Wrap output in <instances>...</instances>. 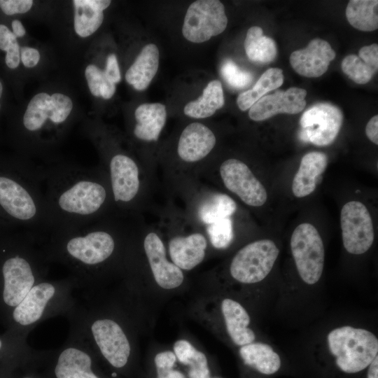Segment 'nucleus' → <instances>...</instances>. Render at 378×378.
Segmentation results:
<instances>
[{"label": "nucleus", "instance_id": "32", "mask_svg": "<svg viewBox=\"0 0 378 378\" xmlns=\"http://www.w3.org/2000/svg\"><path fill=\"white\" fill-rule=\"evenodd\" d=\"M85 74L92 94L105 99L113 97L115 92V84L107 78L103 70L90 64L86 67Z\"/></svg>", "mask_w": 378, "mask_h": 378}, {"label": "nucleus", "instance_id": "35", "mask_svg": "<svg viewBox=\"0 0 378 378\" xmlns=\"http://www.w3.org/2000/svg\"><path fill=\"white\" fill-rule=\"evenodd\" d=\"M220 74L225 82L237 89H241L248 85L253 76L249 71L240 69L232 60L225 59L220 67Z\"/></svg>", "mask_w": 378, "mask_h": 378}, {"label": "nucleus", "instance_id": "20", "mask_svg": "<svg viewBox=\"0 0 378 378\" xmlns=\"http://www.w3.org/2000/svg\"><path fill=\"white\" fill-rule=\"evenodd\" d=\"M134 117V135L142 141H156L166 122V106L160 103L142 104L135 110Z\"/></svg>", "mask_w": 378, "mask_h": 378}, {"label": "nucleus", "instance_id": "27", "mask_svg": "<svg viewBox=\"0 0 378 378\" xmlns=\"http://www.w3.org/2000/svg\"><path fill=\"white\" fill-rule=\"evenodd\" d=\"M244 49L248 58L254 62L269 63L276 55L275 41L263 34L258 26L250 27L244 40Z\"/></svg>", "mask_w": 378, "mask_h": 378}, {"label": "nucleus", "instance_id": "45", "mask_svg": "<svg viewBox=\"0 0 378 378\" xmlns=\"http://www.w3.org/2000/svg\"><path fill=\"white\" fill-rule=\"evenodd\" d=\"M158 378H185L179 371L173 369L167 370H158Z\"/></svg>", "mask_w": 378, "mask_h": 378}, {"label": "nucleus", "instance_id": "47", "mask_svg": "<svg viewBox=\"0 0 378 378\" xmlns=\"http://www.w3.org/2000/svg\"><path fill=\"white\" fill-rule=\"evenodd\" d=\"M368 378H378V356H377L369 365Z\"/></svg>", "mask_w": 378, "mask_h": 378}, {"label": "nucleus", "instance_id": "11", "mask_svg": "<svg viewBox=\"0 0 378 378\" xmlns=\"http://www.w3.org/2000/svg\"><path fill=\"white\" fill-rule=\"evenodd\" d=\"M220 175L227 189L247 205L260 206L267 201L265 187L242 161L226 160L220 167Z\"/></svg>", "mask_w": 378, "mask_h": 378}, {"label": "nucleus", "instance_id": "17", "mask_svg": "<svg viewBox=\"0 0 378 378\" xmlns=\"http://www.w3.org/2000/svg\"><path fill=\"white\" fill-rule=\"evenodd\" d=\"M216 139L214 132L200 122L187 125L179 137L177 153L186 162H195L204 158L214 148Z\"/></svg>", "mask_w": 378, "mask_h": 378}, {"label": "nucleus", "instance_id": "23", "mask_svg": "<svg viewBox=\"0 0 378 378\" xmlns=\"http://www.w3.org/2000/svg\"><path fill=\"white\" fill-rule=\"evenodd\" d=\"M74 29L81 37L94 33L104 20L103 11L109 6L108 0H74Z\"/></svg>", "mask_w": 378, "mask_h": 378}, {"label": "nucleus", "instance_id": "28", "mask_svg": "<svg viewBox=\"0 0 378 378\" xmlns=\"http://www.w3.org/2000/svg\"><path fill=\"white\" fill-rule=\"evenodd\" d=\"M346 17L354 28L374 31L378 28V1L351 0L346 8Z\"/></svg>", "mask_w": 378, "mask_h": 378}, {"label": "nucleus", "instance_id": "30", "mask_svg": "<svg viewBox=\"0 0 378 378\" xmlns=\"http://www.w3.org/2000/svg\"><path fill=\"white\" fill-rule=\"evenodd\" d=\"M237 209L235 202L227 195L216 193L204 201L198 209L201 221L209 225L230 217Z\"/></svg>", "mask_w": 378, "mask_h": 378}, {"label": "nucleus", "instance_id": "48", "mask_svg": "<svg viewBox=\"0 0 378 378\" xmlns=\"http://www.w3.org/2000/svg\"><path fill=\"white\" fill-rule=\"evenodd\" d=\"M2 91H3V87H2V84L0 81V98L1 97V94H2ZM0 108H1V104H0Z\"/></svg>", "mask_w": 378, "mask_h": 378}, {"label": "nucleus", "instance_id": "22", "mask_svg": "<svg viewBox=\"0 0 378 378\" xmlns=\"http://www.w3.org/2000/svg\"><path fill=\"white\" fill-rule=\"evenodd\" d=\"M221 309L232 340L239 346L252 343L255 337L253 331L248 328L250 317L245 309L234 300L225 299Z\"/></svg>", "mask_w": 378, "mask_h": 378}, {"label": "nucleus", "instance_id": "29", "mask_svg": "<svg viewBox=\"0 0 378 378\" xmlns=\"http://www.w3.org/2000/svg\"><path fill=\"white\" fill-rule=\"evenodd\" d=\"M174 351L179 362L190 366L189 378H210L206 356L190 342L184 340L177 341Z\"/></svg>", "mask_w": 378, "mask_h": 378}, {"label": "nucleus", "instance_id": "9", "mask_svg": "<svg viewBox=\"0 0 378 378\" xmlns=\"http://www.w3.org/2000/svg\"><path fill=\"white\" fill-rule=\"evenodd\" d=\"M343 122V114L330 103H318L302 115L299 136L304 142L318 146L331 144L337 136Z\"/></svg>", "mask_w": 378, "mask_h": 378}, {"label": "nucleus", "instance_id": "37", "mask_svg": "<svg viewBox=\"0 0 378 378\" xmlns=\"http://www.w3.org/2000/svg\"><path fill=\"white\" fill-rule=\"evenodd\" d=\"M72 107V101L68 96L61 93H54L50 99V121L56 125L64 122Z\"/></svg>", "mask_w": 378, "mask_h": 378}, {"label": "nucleus", "instance_id": "5", "mask_svg": "<svg viewBox=\"0 0 378 378\" xmlns=\"http://www.w3.org/2000/svg\"><path fill=\"white\" fill-rule=\"evenodd\" d=\"M328 343L337 365L347 373L363 370L377 356L378 340L365 329L351 326L335 328L328 334Z\"/></svg>", "mask_w": 378, "mask_h": 378}, {"label": "nucleus", "instance_id": "24", "mask_svg": "<svg viewBox=\"0 0 378 378\" xmlns=\"http://www.w3.org/2000/svg\"><path fill=\"white\" fill-rule=\"evenodd\" d=\"M225 104L220 81H210L204 88L198 99L188 102L183 108V113L193 118H205L211 116Z\"/></svg>", "mask_w": 378, "mask_h": 378}, {"label": "nucleus", "instance_id": "34", "mask_svg": "<svg viewBox=\"0 0 378 378\" xmlns=\"http://www.w3.org/2000/svg\"><path fill=\"white\" fill-rule=\"evenodd\" d=\"M211 244L216 248H225L233 239L232 222L230 217L208 225L206 228Z\"/></svg>", "mask_w": 378, "mask_h": 378}, {"label": "nucleus", "instance_id": "15", "mask_svg": "<svg viewBox=\"0 0 378 378\" xmlns=\"http://www.w3.org/2000/svg\"><path fill=\"white\" fill-rule=\"evenodd\" d=\"M335 57V52L326 41L316 38L304 48L293 52L290 55L292 68L300 76L316 78L326 72Z\"/></svg>", "mask_w": 378, "mask_h": 378}, {"label": "nucleus", "instance_id": "21", "mask_svg": "<svg viewBox=\"0 0 378 378\" xmlns=\"http://www.w3.org/2000/svg\"><path fill=\"white\" fill-rule=\"evenodd\" d=\"M160 52L154 43L146 45L125 74L126 81L139 91L146 90L159 66Z\"/></svg>", "mask_w": 378, "mask_h": 378}, {"label": "nucleus", "instance_id": "38", "mask_svg": "<svg viewBox=\"0 0 378 378\" xmlns=\"http://www.w3.org/2000/svg\"><path fill=\"white\" fill-rule=\"evenodd\" d=\"M31 0H0V8L6 15L24 13L31 8Z\"/></svg>", "mask_w": 378, "mask_h": 378}, {"label": "nucleus", "instance_id": "43", "mask_svg": "<svg viewBox=\"0 0 378 378\" xmlns=\"http://www.w3.org/2000/svg\"><path fill=\"white\" fill-rule=\"evenodd\" d=\"M20 59L26 67H34L40 59V53L35 48L24 47L20 51Z\"/></svg>", "mask_w": 378, "mask_h": 378}, {"label": "nucleus", "instance_id": "26", "mask_svg": "<svg viewBox=\"0 0 378 378\" xmlns=\"http://www.w3.org/2000/svg\"><path fill=\"white\" fill-rule=\"evenodd\" d=\"M284 80L283 71L279 68L266 70L250 90L241 92L237 99V104L241 111L249 109L266 93L280 87Z\"/></svg>", "mask_w": 378, "mask_h": 378}, {"label": "nucleus", "instance_id": "8", "mask_svg": "<svg viewBox=\"0 0 378 378\" xmlns=\"http://www.w3.org/2000/svg\"><path fill=\"white\" fill-rule=\"evenodd\" d=\"M227 18L223 3L218 0H197L187 9L182 34L192 43L209 41L225 31Z\"/></svg>", "mask_w": 378, "mask_h": 378}, {"label": "nucleus", "instance_id": "46", "mask_svg": "<svg viewBox=\"0 0 378 378\" xmlns=\"http://www.w3.org/2000/svg\"><path fill=\"white\" fill-rule=\"evenodd\" d=\"M13 33L17 37L23 36L25 33V29L24 28L22 22L18 20H14L12 22Z\"/></svg>", "mask_w": 378, "mask_h": 378}, {"label": "nucleus", "instance_id": "7", "mask_svg": "<svg viewBox=\"0 0 378 378\" xmlns=\"http://www.w3.org/2000/svg\"><path fill=\"white\" fill-rule=\"evenodd\" d=\"M279 253V248L270 239L251 242L234 256L230 267V274L241 283L259 282L271 272Z\"/></svg>", "mask_w": 378, "mask_h": 378}, {"label": "nucleus", "instance_id": "33", "mask_svg": "<svg viewBox=\"0 0 378 378\" xmlns=\"http://www.w3.org/2000/svg\"><path fill=\"white\" fill-rule=\"evenodd\" d=\"M341 68L351 80L358 84L368 83L377 71L363 62L358 55L353 54L343 59Z\"/></svg>", "mask_w": 378, "mask_h": 378}, {"label": "nucleus", "instance_id": "41", "mask_svg": "<svg viewBox=\"0 0 378 378\" xmlns=\"http://www.w3.org/2000/svg\"><path fill=\"white\" fill-rule=\"evenodd\" d=\"M26 337L10 332L8 339L0 337V353L5 349H20L29 346L26 342Z\"/></svg>", "mask_w": 378, "mask_h": 378}, {"label": "nucleus", "instance_id": "10", "mask_svg": "<svg viewBox=\"0 0 378 378\" xmlns=\"http://www.w3.org/2000/svg\"><path fill=\"white\" fill-rule=\"evenodd\" d=\"M340 225L343 244L347 252L360 255L371 247L374 239L373 223L362 202L350 201L343 206Z\"/></svg>", "mask_w": 378, "mask_h": 378}, {"label": "nucleus", "instance_id": "42", "mask_svg": "<svg viewBox=\"0 0 378 378\" xmlns=\"http://www.w3.org/2000/svg\"><path fill=\"white\" fill-rule=\"evenodd\" d=\"M176 357L172 351H167L158 354L155 363L158 370H167L173 368Z\"/></svg>", "mask_w": 378, "mask_h": 378}, {"label": "nucleus", "instance_id": "36", "mask_svg": "<svg viewBox=\"0 0 378 378\" xmlns=\"http://www.w3.org/2000/svg\"><path fill=\"white\" fill-rule=\"evenodd\" d=\"M0 49L6 51V64L15 69L20 64V46L16 36L4 24H0Z\"/></svg>", "mask_w": 378, "mask_h": 378}, {"label": "nucleus", "instance_id": "13", "mask_svg": "<svg viewBox=\"0 0 378 378\" xmlns=\"http://www.w3.org/2000/svg\"><path fill=\"white\" fill-rule=\"evenodd\" d=\"M57 354L55 378H99L93 370L92 351L74 335L69 334Z\"/></svg>", "mask_w": 378, "mask_h": 378}, {"label": "nucleus", "instance_id": "4", "mask_svg": "<svg viewBox=\"0 0 378 378\" xmlns=\"http://www.w3.org/2000/svg\"><path fill=\"white\" fill-rule=\"evenodd\" d=\"M76 288L70 276L58 280L46 278L36 284L7 317L10 332L27 337L41 322L66 316L76 302Z\"/></svg>", "mask_w": 378, "mask_h": 378}, {"label": "nucleus", "instance_id": "18", "mask_svg": "<svg viewBox=\"0 0 378 378\" xmlns=\"http://www.w3.org/2000/svg\"><path fill=\"white\" fill-rule=\"evenodd\" d=\"M207 241L200 233L176 236L169 243V252L173 263L178 268L190 270L199 265L205 256Z\"/></svg>", "mask_w": 378, "mask_h": 378}, {"label": "nucleus", "instance_id": "31", "mask_svg": "<svg viewBox=\"0 0 378 378\" xmlns=\"http://www.w3.org/2000/svg\"><path fill=\"white\" fill-rule=\"evenodd\" d=\"M50 96L46 92L36 94L29 102L23 116L24 129L30 133L41 131L50 120Z\"/></svg>", "mask_w": 378, "mask_h": 378}, {"label": "nucleus", "instance_id": "19", "mask_svg": "<svg viewBox=\"0 0 378 378\" xmlns=\"http://www.w3.org/2000/svg\"><path fill=\"white\" fill-rule=\"evenodd\" d=\"M327 163V156L321 152H310L302 157L292 183V191L295 197H306L315 190L318 178L324 172Z\"/></svg>", "mask_w": 378, "mask_h": 378}, {"label": "nucleus", "instance_id": "14", "mask_svg": "<svg viewBox=\"0 0 378 378\" xmlns=\"http://www.w3.org/2000/svg\"><path fill=\"white\" fill-rule=\"evenodd\" d=\"M306 96L307 91L300 88L276 90L273 94L263 96L252 105L248 116L254 121H262L278 113H299L306 106Z\"/></svg>", "mask_w": 378, "mask_h": 378}, {"label": "nucleus", "instance_id": "6", "mask_svg": "<svg viewBox=\"0 0 378 378\" xmlns=\"http://www.w3.org/2000/svg\"><path fill=\"white\" fill-rule=\"evenodd\" d=\"M291 252L301 279L307 284L321 278L325 251L323 240L312 224L303 223L294 230L290 238Z\"/></svg>", "mask_w": 378, "mask_h": 378}, {"label": "nucleus", "instance_id": "40", "mask_svg": "<svg viewBox=\"0 0 378 378\" xmlns=\"http://www.w3.org/2000/svg\"><path fill=\"white\" fill-rule=\"evenodd\" d=\"M104 71L107 78L113 83L115 84L120 81L121 74L115 54H111L107 57L106 68Z\"/></svg>", "mask_w": 378, "mask_h": 378}, {"label": "nucleus", "instance_id": "49", "mask_svg": "<svg viewBox=\"0 0 378 378\" xmlns=\"http://www.w3.org/2000/svg\"><path fill=\"white\" fill-rule=\"evenodd\" d=\"M24 378H31V377H24Z\"/></svg>", "mask_w": 378, "mask_h": 378}, {"label": "nucleus", "instance_id": "2", "mask_svg": "<svg viewBox=\"0 0 378 378\" xmlns=\"http://www.w3.org/2000/svg\"><path fill=\"white\" fill-rule=\"evenodd\" d=\"M99 222L52 232L38 243L45 260L64 265L85 293L96 286L118 248L117 235Z\"/></svg>", "mask_w": 378, "mask_h": 378}, {"label": "nucleus", "instance_id": "44", "mask_svg": "<svg viewBox=\"0 0 378 378\" xmlns=\"http://www.w3.org/2000/svg\"><path fill=\"white\" fill-rule=\"evenodd\" d=\"M365 134L372 143L378 144V115H374L368 121L365 127Z\"/></svg>", "mask_w": 378, "mask_h": 378}, {"label": "nucleus", "instance_id": "25", "mask_svg": "<svg viewBox=\"0 0 378 378\" xmlns=\"http://www.w3.org/2000/svg\"><path fill=\"white\" fill-rule=\"evenodd\" d=\"M245 364L265 374H272L280 368L281 360L272 348L263 343H250L239 349Z\"/></svg>", "mask_w": 378, "mask_h": 378}, {"label": "nucleus", "instance_id": "12", "mask_svg": "<svg viewBox=\"0 0 378 378\" xmlns=\"http://www.w3.org/2000/svg\"><path fill=\"white\" fill-rule=\"evenodd\" d=\"M109 184L113 202L127 206L140 190L139 169L136 162L124 153H115L108 162Z\"/></svg>", "mask_w": 378, "mask_h": 378}, {"label": "nucleus", "instance_id": "16", "mask_svg": "<svg viewBox=\"0 0 378 378\" xmlns=\"http://www.w3.org/2000/svg\"><path fill=\"white\" fill-rule=\"evenodd\" d=\"M144 248L157 284L165 289L179 286L183 281V272L166 258L165 247L159 236L148 233L144 238Z\"/></svg>", "mask_w": 378, "mask_h": 378}, {"label": "nucleus", "instance_id": "39", "mask_svg": "<svg viewBox=\"0 0 378 378\" xmlns=\"http://www.w3.org/2000/svg\"><path fill=\"white\" fill-rule=\"evenodd\" d=\"M367 64L374 69H378V45L372 43L370 46L362 47L358 55Z\"/></svg>", "mask_w": 378, "mask_h": 378}, {"label": "nucleus", "instance_id": "3", "mask_svg": "<svg viewBox=\"0 0 378 378\" xmlns=\"http://www.w3.org/2000/svg\"><path fill=\"white\" fill-rule=\"evenodd\" d=\"M9 246L0 253V310L6 318L48 272V263L34 235L28 233Z\"/></svg>", "mask_w": 378, "mask_h": 378}, {"label": "nucleus", "instance_id": "1", "mask_svg": "<svg viewBox=\"0 0 378 378\" xmlns=\"http://www.w3.org/2000/svg\"><path fill=\"white\" fill-rule=\"evenodd\" d=\"M39 171L52 232L100 220L108 202H113L101 171L66 164L47 165Z\"/></svg>", "mask_w": 378, "mask_h": 378}]
</instances>
